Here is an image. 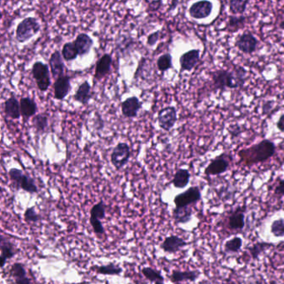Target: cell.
<instances>
[{"mask_svg":"<svg viewBox=\"0 0 284 284\" xmlns=\"http://www.w3.org/2000/svg\"><path fill=\"white\" fill-rule=\"evenodd\" d=\"M172 55L170 53H164L157 58V69L161 72H166L168 69L173 68V60H172Z\"/></svg>","mask_w":284,"mask_h":284,"instance_id":"74e56055","label":"cell"},{"mask_svg":"<svg viewBox=\"0 0 284 284\" xmlns=\"http://www.w3.org/2000/svg\"><path fill=\"white\" fill-rule=\"evenodd\" d=\"M93 271H95L99 274L102 275H109V276H114V275H119L123 273V268L121 267H118L113 263H109L108 265L103 266H94L92 268Z\"/></svg>","mask_w":284,"mask_h":284,"instance_id":"83f0119b","label":"cell"},{"mask_svg":"<svg viewBox=\"0 0 284 284\" xmlns=\"http://www.w3.org/2000/svg\"><path fill=\"white\" fill-rule=\"evenodd\" d=\"M271 232L275 237H284V218L273 221L271 224Z\"/></svg>","mask_w":284,"mask_h":284,"instance_id":"f35d334b","label":"cell"},{"mask_svg":"<svg viewBox=\"0 0 284 284\" xmlns=\"http://www.w3.org/2000/svg\"><path fill=\"white\" fill-rule=\"evenodd\" d=\"M249 3L248 0H230L229 1V10L233 15H243Z\"/></svg>","mask_w":284,"mask_h":284,"instance_id":"4dcf8cb0","label":"cell"},{"mask_svg":"<svg viewBox=\"0 0 284 284\" xmlns=\"http://www.w3.org/2000/svg\"><path fill=\"white\" fill-rule=\"evenodd\" d=\"M193 210L189 207H176L173 210V218L176 224H186L192 220Z\"/></svg>","mask_w":284,"mask_h":284,"instance_id":"7402d4cb","label":"cell"},{"mask_svg":"<svg viewBox=\"0 0 284 284\" xmlns=\"http://www.w3.org/2000/svg\"><path fill=\"white\" fill-rule=\"evenodd\" d=\"M91 98V86L88 81H84L82 84L78 86L74 96V100L82 104L86 105Z\"/></svg>","mask_w":284,"mask_h":284,"instance_id":"d4e9b609","label":"cell"},{"mask_svg":"<svg viewBox=\"0 0 284 284\" xmlns=\"http://www.w3.org/2000/svg\"><path fill=\"white\" fill-rule=\"evenodd\" d=\"M233 129L234 130H231V131H230V133H231V134H232V136L233 135L237 136L240 134L241 133L240 127H238V126H237V127L233 128Z\"/></svg>","mask_w":284,"mask_h":284,"instance_id":"bcb514c9","label":"cell"},{"mask_svg":"<svg viewBox=\"0 0 284 284\" xmlns=\"http://www.w3.org/2000/svg\"><path fill=\"white\" fill-rule=\"evenodd\" d=\"M0 250H1L0 266H1V268H3L5 266L6 262L13 258L14 255L16 254V252L14 251L13 243L5 239L3 236H1V238H0Z\"/></svg>","mask_w":284,"mask_h":284,"instance_id":"ffe728a7","label":"cell"},{"mask_svg":"<svg viewBox=\"0 0 284 284\" xmlns=\"http://www.w3.org/2000/svg\"><path fill=\"white\" fill-rule=\"evenodd\" d=\"M273 108H274V102L273 101H272V100L266 101L262 104V114L267 115L268 113H270Z\"/></svg>","mask_w":284,"mask_h":284,"instance_id":"ee69618b","label":"cell"},{"mask_svg":"<svg viewBox=\"0 0 284 284\" xmlns=\"http://www.w3.org/2000/svg\"><path fill=\"white\" fill-rule=\"evenodd\" d=\"M131 151L130 148L126 143H119L114 147L113 152L111 154V163L117 170L121 169L127 164L129 160Z\"/></svg>","mask_w":284,"mask_h":284,"instance_id":"ba28073f","label":"cell"},{"mask_svg":"<svg viewBox=\"0 0 284 284\" xmlns=\"http://www.w3.org/2000/svg\"><path fill=\"white\" fill-rule=\"evenodd\" d=\"M142 108V103L135 96L128 98L122 103V113L124 117L132 119L138 115V111Z\"/></svg>","mask_w":284,"mask_h":284,"instance_id":"4fadbf2b","label":"cell"},{"mask_svg":"<svg viewBox=\"0 0 284 284\" xmlns=\"http://www.w3.org/2000/svg\"><path fill=\"white\" fill-rule=\"evenodd\" d=\"M78 55L77 50L74 43H66L64 44L62 49V56L64 60L72 61L77 58Z\"/></svg>","mask_w":284,"mask_h":284,"instance_id":"e575fe53","label":"cell"},{"mask_svg":"<svg viewBox=\"0 0 284 284\" xmlns=\"http://www.w3.org/2000/svg\"><path fill=\"white\" fill-rule=\"evenodd\" d=\"M200 276L198 271H174L169 276L172 283L178 284L181 282H195Z\"/></svg>","mask_w":284,"mask_h":284,"instance_id":"44dd1931","label":"cell"},{"mask_svg":"<svg viewBox=\"0 0 284 284\" xmlns=\"http://www.w3.org/2000/svg\"><path fill=\"white\" fill-rule=\"evenodd\" d=\"M8 175L10 177V180L14 183V186L16 189L21 188L25 192L29 193H36L39 192L38 187L35 184L33 179L24 174L20 169L11 168L8 171Z\"/></svg>","mask_w":284,"mask_h":284,"instance_id":"3957f363","label":"cell"},{"mask_svg":"<svg viewBox=\"0 0 284 284\" xmlns=\"http://www.w3.org/2000/svg\"><path fill=\"white\" fill-rule=\"evenodd\" d=\"M232 73L234 75L235 80L237 83V87L243 88L245 84L246 81H247V74H248L247 70L243 67L237 65V66L233 67Z\"/></svg>","mask_w":284,"mask_h":284,"instance_id":"8d00e7d4","label":"cell"},{"mask_svg":"<svg viewBox=\"0 0 284 284\" xmlns=\"http://www.w3.org/2000/svg\"><path fill=\"white\" fill-rule=\"evenodd\" d=\"M50 67L52 77H55L56 79L64 75V63L60 52L55 51L51 54L50 58Z\"/></svg>","mask_w":284,"mask_h":284,"instance_id":"d6986e66","label":"cell"},{"mask_svg":"<svg viewBox=\"0 0 284 284\" xmlns=\"http://www.w3.org/2000/svg\"><path fill=\"white\" fill-rule=\"evenodd\" d=\"M106 216V205L103 200L94 205L90 210V218H96L102 220Z\"/></svg>","mask_w":284,"mask_h":284,"instance_id":"d590c367","label":"cell"},{"mask_svg":"<svg viewBox=\"0 0 284 284\" xmlns=\"http://www.w3.org/2000/svg\"><path fill=\"white\" fill-rule=\"evenodd\" d=\"M40 30V25L33 17H28L18 25L16 28V39L19 43H25L35 36Z\"/></svg>","mask_w":284,"mask_h":284,"instance_id":"7a4b0ae2","label":"cell"},{"mask_svg":"<svg viewBox=\"0 0 284 284\" xmlns=\"http://www.w3.org/2000/svg\"><path fill=\"white\" fill-rule=\"evenodd\" d=\"M276 153V144L270 139H263L258 144L237 152L240 162L246 166L263 163L273 157Z\"/></svg>","mask_w":284,"mask_h":284,"instance_id":"6da1fadb","label":"cell"},{"mask_svg":"<svg viewBox=\"0 0 284 284\" xmlns=\"http://www.w3.org/2000/svg\"><path fill=\"white\" fill-rule=\"evenodd\" d=\"M49 119L46 113H40L37 114L33 117V128L39 132H44L48 128Z\"/></svg>","mask_w":284,"mask_h":284,"instance_id":"836d02e7","label":"cell"},{"mask_svg":"<svg viewBox=\"0 0 284 284\" xmlns=\"http://www.w3.org/2000/svg\"><path fill=\"white\" fill-rule=\"evenodd\" d=\"M247 22V18L243 15H231L229 18L225 29H230L231 31H236L243 28Z\"/></svg>","mask_w":284,"mask_h":284,"instance_id":"f1b7e54d","label":"cell"},{"mask_svg":"<svg viewBox=\"0 0 284 284\" xmlns=\"http://www.w3.org/2000/svg\"><path fill=\"white\" fill-rule=\"evenodd\" d=\"M277 128H278V129H279L280 132H284V114H282L279 120L277 122Z\"/></svg>","mask_w":284,"mask_h":284,"instance_id":"f6af8a7d","label":"cell"},{"mask_svg":"<svg viewBox=\"0 0 284 284\" xmlns=\"http://www.w3.org/2000/svg\"><path fill=\"white\" fill-rule=\"evenodd\" d=\"M155 284H163V282H157V283H155Z\"/></svg>","mask_w":284,"mask_h":284,"instance_id":"c3c4849f","label":"cell"},{"mask_svg":"<svg viewBox=\"0 0 284 284\" xmlns=\"http://www.w3.org/2000/svg\"><path fill=\"white\" fill-rule=\"evenodd\" d=\"M188 245V243L178 235H170L166 237L161 244V248L163 251L168 254H175L180 249Z\"/></svg>","mask_w":284,"mask_h":284,"instance_id":"5bb4252c","label":"cell"},{"mask_svg":"<svg viewBox=\"0 0 284 284\" xmlns=\"http://www.w3.org/2000/svg\"><path fill=\"white\" fill-rule=\"evenodd\" d=\"M202 199V193L198 186H193L174 198V202L176 207H188L191 204L199 203Z\"/></svg>","mask_w":284,"mask_h":284,"instance_id":"8992f818","label":"cell"},{"mask_svg":"<svg viewBox=\"0 0 284 284\" xmlns=\"http://www.w3.org/2000/svg\"><path fill=\"white\" fill-rule=\"evenodd\" d=\"M4 111L6 115L12 119H19L21 115L20 103L14 96L8 98L4 103Z\"/></svg>","mask_w":284,"mask_h":284,"instance_id":"603a6c76","label":"cell"},{"mask_svg":"<svg viewBox=\"0 0 284 284\" xmlns=\"http://www.w3.org/2000/svg\"><path fill=\"white\" fill-rule=\"evenodd\" d=\"M178 3H179L178 1H174V2H172L171 6H170L171 8H169V11L172 10V9H174V8H176V5L178 4Z\"/></svg>","mask_w":284,"mask_h":284,"instance_id":"7dc6e473","label":"cell"},{"mask_svg":"<svg viewBox=\"0 0 284 284\" xmlns=\"http://www.w3.org/2000/svg\"><path fill=\"white\" fill-rule=\"evenodd\" d=\"M20 112L25 119H29L37 113L36 102L30 98H22L20 100Z\"/></svg>","mask_w":284,"mask_h":284,"instance_id":"cb8c5ba5","label":"cell"},{"mask_svg":"<svg viewBox=\"0 0 284 284\" xmlns=\"http://www.w3.org/2000/svg\"><path fill=\"white\" fill-rule=\"evenodd\" d=\"M90 224H91L92 228L94 232L98 235L103 234L105 232L104 227L103 226L101 220L96 219V218H90Z\"/></svg>","mask_w":284,"mask_h":284,"instance_id":"60d3db41","label":"cell"},{"mask_svg":"<svg viewBox=\"0 0 284 284\" xmlns=\"http://www.w3.org/2000/svg\"><path fill=\"white\" fill-rule=\"evenodd\" d=\"M191 174L188 169L180 168L174 174L172 183L177 188H184L190 181Z\"/></svg>","mask_w":284,"mask_h":284,"instance_id":"484cf974","label":"cell"},{"mask_svg":"<svg viewBox=\"0 0 284 284\" xmlns=\"http://www.w3.org/2000/svg\"><path fill=\"white\" fill-rule=\"evenodd\" d=\"M158 124L163 130L170 131L174 127L178 120L176 108L173 106H168L161 109L157 114Z\"/></svg>","mask_w":284,"mask_h":284,"instance_id":"30bf717a","label":"cell"},{"mask_svg":"<svg viewBox=\"0 0 284 284\" xmlns=\"http://www.w3.org/2000/svg\"><path fill=\"white\" fill-rule=\"evenodd\" d=\"M212 83L216 89L224 90L226 88H237L233 73L225 69H218L211 73Z\"/></svg>","mask_w":284,"mask_h":284,"instance_id":"277c9868","label":"cell"},{"mask_svg":"<svg viewBox=\"0 0 284 284\" xmlns=\"http://www.w3.org/2000/svg\"><path fill=\"white\" fill-rule=\"evenodd\" d=\"M50 69L46 64L42 62L34 63L32 68V75L39 90L42 92L47 91L51 84L50 80Z\"/></svg>","mask_w":284,"mask_h":284,"instance_id":"5b68a950","label":"cell"},{"mask_svg":"<svg viewBox=\"0 0 284 284\" xmlns=\"http://www.w3.org/2000/svg\"><path fill=\"white\" fill-rule=\"evenodd\" d=\"M212 2L210 1H199L195 2L190 6L188 9V13L194 20H204L207 17H209L212 14Z\"/></svg>","mask_w":284,"mask_h":284,"instance_id":"8fae6325","label":"cell"},{"mask_svg":"<svg viewBox=\"0 0 284 284\" xmlns=\"http://www.w3.org/2000/svg\"><path fill=\"white\" fill-rule=\"evenodd\" d=\"M10 272L16 284H30V280L26 276V270L21 262H15Z\"/></svg>","mask_w":284,"mask_h":284,"instance_id":"4316f807","label":"cell"},{"mask_svg":"<svg viewBox=\"0 0 284 284\" xmlns=\"http://www.w3.org/2000/svg\"><path fill=\"white\" fill-rule=\"evenodd\" d=\"M243 247V239L240 237H234L224 243V251L228 254H237Z\"/></svg>","mask_w":284,"mask_h":284,"instance_id":"1f68e13d","label":"cell"},{"mask_svg":"<svg viewBox=\"0 0 284 284\" xmlns=\"http://www.w3.org/2000/svg\"><path fill=\"white\" fill-rule=\"evenodd\" d=\"M112 64H113L112 56L107 54V53L103 55L97 63L95 73H94V78L100 80V79H102L103 77L107 76L108 73L110 72Z\"/></svg>","mask_w":284,"mask_h":284,"instance_id":"e0dca14e","label":"cell"},{"mask_svg":"<svg viewBox=\"0 0 284 284\" xmlns=\"http://www.w3.org/2000/svg\"><path fill=\"white\" fill-rule=\"evenodd\" d=\"M273 246V243H268V242H257L252 247L248 248V252L253 259H257L263 252Z\"/></svg>","mask_w":284,"mask_h":284,"instance_id":"f546056e","label":"cell"},{"mask_svg":"<svg viewBox=\"0 0 284 284\" xmlns=\"http://www.w3.org/2000/svg\"><path fill=\"white\" fill-rule=\"evenodd\" d=\"M159 31H156L155 33L149 34L147 39V44L149 46H155V44H157V42L159 39Z\"/></svg>","mask_w":284,"mask_h":284,"instance_id":"b9f144b4","label":"cell"},{"mask_svg":"<svg viewBox=\"0 0 284 284\" xmlns=\"http://www.w3.org/2000/svg\"><path fill=\"white\" fill-rule=\"evenodd\" d=\"M74 44H75L78 55L84 56L87 55L91 50L94 45V41L87 33H82L77 35Z\"/></svg>","mask_w":284,"mask_h":284,"instance_id":"ac0fdd59","label":"cell"},{"mask_svg":"<svg viewBox=\"0 0 284 284\" xmlns=\"http://www.w3.org/2000/svg\"><path fill=\"white\" fill-rule=\"evenodd\" d=\"M245 207H238L231 212L228 220V225L231 230H243L245 227Z\"/></svg>","mask_w":284,"mask_h":284,"instance_id":"9a60e30c","label":"cell"},{"mask_svg":"<svg viewBox=\"0 0 284 284\" xmlns=\"http://www.w3.org/2000/svg\"><path fill=\"white\" fill-rule=\"evenodd\" d=\"M53 89L56 100H64L71 89L70 77L68 75H63L58 77L53 84Z\"/></svg>","mask_w":284,"mask_h":284,"instance_id":"2e32d148","label":"cell"},{"mask_svg":"<svg viewBox=\"0 0 284 284\" xmlns=\"http://www.w3.org/2000/svg\"><path fill=\"white\" fill-rule=\"evenodd\" d=\"M258 45V40L250 31H245L236 39L235 46L240 52L251 54L255 52Z\"/></svg>","mask_w":284,"mask_h":284,"instance_id":"9c48e42d","label":"cell"},{"mask_svg":"<svg viewBox=\"0 0 284 284\" xmlns=\"http://www.w3.org/2000/svg\"><path fill=\"white\" fill-rule=\"evenodd\" d=\"M40 216L35 211V207H28L25 210V219L27 223H37L39 222Z\"/></svg>","mask_w":284,"mask_h":284,"instance_id":"ab89813d","label":"cell"},{"mask_svg":"<svg viewBox=\"0 0 284 284\" xmlns=\"http://www.w3.org/2000/svg\"><path fill=\"white\" fill-rule=\"evenodd\" d=\"M200 60V50H191L180 56V64L181 71L193 70Z\"/></svg>","mask_w":284,"mask_h":284,"instance_id":"7c38bea8","label":"cell"},{"mask_svg":"<svg viewBox=\"0 0 284 284\" xmlns=\"http://www.w3.org/2000/svg\"><path fill=\"white\" fill-rule=\"evenodd\" d=\"M142 273L145 277V279L155 284L157 282H163V283L164 282V278L162 275V273L150 267H144L142 268Z\"/></svg>","mask_w":284,"mask_h":284,"instance_id":"d6a6232c","label":"cell"},{"mask_svg":"<svg viewBox=\"0 0 284 284\" xmlns=\"http://www.w3.org/2000/svg\"><path fill=\"white\" fill-rule=\"evenodd\" d=\"M231 156L227 155L225 153H223L222 155H218L217 157H214L209 164L206 167L204 170V174L207 176H216V175H220L224 174L225 172L228 171L230 165V161L229 158Z\"/></svg>","mask_w":284,"mask_h":284,"instance_id":"52a82bcc","label":"cell"},{"mask_svg":"<svg viewBox=\"0 0 284 284\" xmlns=\"http://www.w3.org/2000/svg\"><path fill=\"white\" fill-rule=\"evenodd\" d=\"M274 193L275 195L279 197L284 196V179H279L278 181V184L274 188Z\"/></svg>","mask_w":284,"mask_h":284,"instance_id":"7bdbcfd3","label":"cell"}]
</instances>
